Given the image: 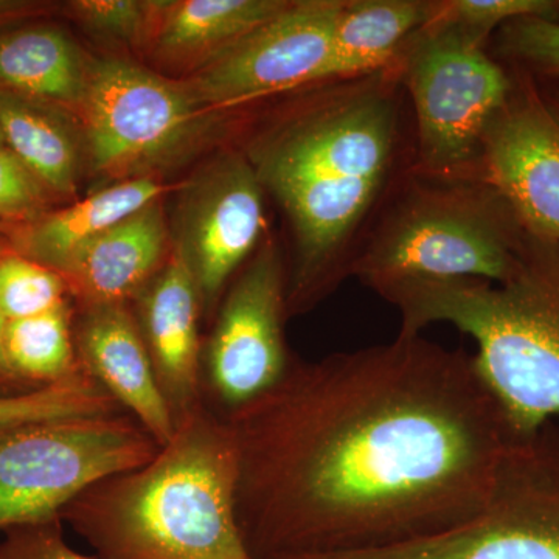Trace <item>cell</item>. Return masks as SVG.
I'll use <instances>...</instances> for the list:
<instances>
[{
  "label": "cell",
  "instance_id": "obj_27",
  "mask_svg": "<svg viewBox=\"0 0 559 559\" xmlns=\"http://www.w3.org/2000/svg\"><path fill=\"white\" fill-rule=\"evenodd\" d=\"M47 189L7 146L0 148V216L33 221L44 215Z\"/></svg>",
  "mask_w": 559,
  "mask_h": 559
},
{
  "label": "cell",
  "instance_id": "obj_20",
  "mask_svg": "<svg viewBox=\"0 0 559 559\" xmlns=\"http://www.w3.org/2000/svg\"><path fill=\"white\" fill-rule=\"evenodd\" d=\"M0 132L7 148L47 190L75 193L79 143L57 106L0 90Z\"/></svg>",
  "mask_w": 559,
  "mask_h": 559
},
{
  "label": "cell",
  "instance_id": "obj_28",
  "mask_svg": "<svg viewBox=\"0 0 559 559\" xmlns=\"http://www.w3.org/2000/svg\"><path fill=\"white\" fill-rule=\"evenodd\" d=\"M61 520L20 525L3 532L0 559H103L70 549Z\"/></svg>",
  "mask_w": 559,
  "mask_h": 559
},
{
  "label": "cell",
  "instance_id": "obj_31",
  "mask_svg": "<svg viewBox=\"0 0 559 559\" xmlns=\"http://www.w3.org/2000/svg\"><path fill=\"white\" fill-rule=\"evenodd\" d=\"M2 146H5V142H3V135L2 132H0V148H2Z\"/></svg>",
  "mask_w": 559,
  "mask_h": 559
},
{
  "label": "cell",
  "instance_id": "obj_13",
  "mask_svg": "<svg viewBox=\"0 0 559 559\" xmlns=\"http://www.w3.org/2000/svg\"><path fill=\"white\" fill-rule=\"evenodd\" d=\"M139 326L176 426L201 407V294L182 249L176 246L138 297Z\"/></svg>",
  "mask_w": 559,
  "mask_h": 559
},
{
  "label": "cell",
  "instance_id": "obj_17",
  "mask_svg": "<svg viewBox=\"0 0 559 559\" xmlns=\"http://www.w3.org/2000/svg\"><path fill=\"white\" fill-rule=\"evenodd\" d=\"M164 191V183L153 176L121 180L68 209L28 221L17 237L16 252L60 274L76 250L159 201Z\"/></svg>",
  "mask_w": 559,
  "mask_h": 559
},
{
  "label": "cell",
  "instance_id": "obj_5",
  "mask_svg": "<svg viewBox=\"0 0 559 559\" xmlns=\"http://www.w3.org/2000/svg\"><path fill=\"white\" fill-rule=\"evenodd\" d=\"M527 238L487 180L418 175L360 245L352 275L378 294L417 282L502 283L516 270Z\"/></svg>",
  "mask_w": 559,
  "mask_h": 559
},
{
  "label": "cell",
  "instance_id": "obj_18",
  "mask_svg": "<svg viewBox=\"0 0 559 559\" xmlns=\"http://www.w3.org/2000/svg\"><path fill=\"white\" fill-rule=\"evenodd\" d=\"M288 5V0L167 2L151 40L154 53L168 64L201 69Z\"/></svg>",
  "mask_w": 559,
  "mask_h": 559
},
{
  "label": "cell",
  "instance_id": "obj_16",
  "mask_svg": "<svg viewBox=\"0 0 559 559\" xmlns=\"http://www.w3.org/2000/svg\"><path fill=\"white\" fill-rule=\"evenodd\" d=\"M433 13L436 2L426 0H345L314 83L355 80L389 69Z\"/></svg>",
  "mask_w": 559,
  "mask_h": 559
},
{
  "label": "cell",
  "instance_id": "obj_15",
  "mask_svg": "<svg viewBox=\"0 0 559 559\" xmlns=\"http://www.w3.org/2000/svg\"><path fill=\"white\" fill-rule=\"evenodd\" d=\"M167 240L164 210L153 202L76 250L60 275L83 307L128 304L164 266Z\"/></svg>",
  "mask_w": 559,
  "mask_h": 559
},
{
  "label": "cell",
  "instance_id": "obj_2",
  "mask_svg": "<svg viewBox=\"0 0 559 559\" xmlns=\"http://www.w3.org/2000/svg\"><path fill=\"white\" fill-rule=\"evenodd\" d=\"M392 69L337 81L270 124L246 156L293 227L288 316L310 310L352 275L356 240L396 156L401 73Z\"/></svg>",
  "mask_w": 559,
  "mask_h": 559
},
{
  "label": "cell",
  "instance_id": "obj_9",
  "mask_svg": "<svg viewBox=\"0 0 559 559\" xmlns=\"http://www.w3.org/2000/svg\"><path fill=\"white\" fill-rule=\"evenodd\" d=\"M278 250L264 245L246 264L224 297L212 336L202 353V390L221 417L266 395L288 373V316Z\"/></svg>",
  "mask_w": 559,
  "mask_h": 559
},
{
  "label": "cell",
  "instance_id": "obj_3",
  "mask_svg": "<svg viewBox=\"0 0 559 559\" xmlns=\"http://www.w3.org/2000/svg\"><path fill=\"white\" fill-rule=\"evenodd\" d=\"M235 491L230 430L204 403L180 419L156 457L87 488L61 521L103 559H255Z\"/></svg>",
  "mask_w": 559,
  "mask_h": 559
},
{
  "label": "cell",
  "instance_id": "obj_30",
  "mask_svg": "<svg viewBox=\"0 0 559 559\" xmlns=\"http://www.w3.org/2000/svg\"><path fill=\"white\" fill-rule=\"evenodd\" d=\"M38 9L35 3L13 2V0H0V25L20 20L22 16L33 13Z\"/></svg>",
  "mask_w": 559,
  "mask_h": 559
},
{
  "label": "cell",
  "instance_id": "obj_24",
  "mask_svg": "<svg viewBox=\"0 0 559 559\" xmlns=\"http://www.w3.org/2000/svg\"><path fill=\"white\" fill-rule=\"evenodd\" d=\"M521 17L559 21V2L551 0H448L436 2L432 21L454 25L487 43L496 28Z\"/></svg>",
  "mask_w": 559,
  "mask_h": 559
},
{
  "label": "cell",
  "instance_id": "obj_21",
  "mask_svg": "<svg viewBox=\"0 0 559 559\" xmlns=\"http://www.w3.org/2000/svg\"><path fill=\"white\" fill-rule=\"evenodd\" d=\"M3 349L13 370L35 388L68 380L84 370L76 355L68 304L32 318L5 320Z\"/></svg>",
  "mask_w": 559,
  "mask_h": 559
},
{
  "label": "cell",
  "instance_id": "obj_12",
  "mask_svg": "<svg viewBox=\"0 0 559 559\" xmlns=\"http://www.w3.org/2000/svg\"><path fill=\"white\" fill-rule=\"evenodd\" d=\"M263 193L248 157L227 154L187 194L178 246L207 310H215L231 275L259 245L264 226Z\"/></svg>",
  "mask_w": 559,
  "mask_h": 559
},
{
  "label": "cell",
  "instance_id": "obj_23",
  "mask_svg": "<svg viewBox=\"0 0 559 559\" xmlns=\"http://www.w3.org/2000/svg\"><path fill=\"white\" fill-rule=\"evenodd\" d=\"M69 288L57 272L21 253L0 255V314L32 318L68 304Z\"/></svg>",
  "mask_w": 559,
  "mask_h": 559
},
{
  "label": "cell",
  "instance_id": "obj_22",
  "mask_svg": "<svg viewBox=\"0 0 559 559\" xmlns=\"http://www.w3.org/2000/svg\"><path fill=\"white\" fill-rule=\"evenodd\" d=\"M120 414L128 412L86 370L33 392L0 396V428Z\"/></svg>",
  "mask_w": 559,
  "mask_h": 559
},
{
  "label": "cell",
  "instance_id": "obj_14",
  "mask_svg": "<svg viewBox=\"0 0 559 559\" xmlns=\"http://www.w3.org/2000/svg\"><path fill=\"white\" fill-rule=\"evenodd\" d=\"M83 369L164 447L176 421L162 395L148 348L128 304L83 307L73 333Z\"/></svg>",
  "mask_w": 559,
  "mask_h": 559
},
{
  "label": "cell",
  "instance_id": "obj_26",
  "mask_svg": "<svg viewBox=\"0 0 559 559\" xmlns=\"http://www.w3.org/2000/svg\"><path fill=\"white\" fill-rule=\"evenodd\" d=\"M499 49L506 57L559 79V21L521 17L499 28Z\"/></svg>",
  "mask_w": 559,
  "mask_h": 559
},
{
  "label": "cell",
  "instance_id": "obj_8",
  "mask_svg": "<svg viewBox=\"0 0 559 559\" xmlns=\"http://www.w3.org/2000/svg\"><path fill=\"white\" fill-rule=\"evenodd\" d=\"M92 168L114 179L150 176L198 142L215 110L189 84L121 60L91 66L79 109Z\"/></svg>",
  "mask_w": 559,
  "mask_h": 559
},
{
  "label": "cell",
  "instance_id": "obj_7",
  "mask_svg": "<svg viewBox=\"0 0 559 559\" xmlns=\"http://www.w3.org/2000/svg\"><path fill=\"white\" fill-rule=\"evenodd\" d=\"M159 450L130 414L0 428V532L61 520L81 492L146 465Z\"/></svg>",
  "mask_w": 559,
  "mask_h": 559
},
{
  "label": "cell",
  "instance_id": "obj_32",
  "mask_svg": "<svg viewBox=\"0 0 559 559\" xmlns=\"http://www.w3.org/2000/svg\"><path fill=\"white\" fill-rule=\"evenodd\" d=\"M554 105L557 106V109L559 110V97L555 100Z\"/></svg>",
  "mask_w": 559,
  "mask_h": 559
},
{
  "label": "cell",
  "instance_id": "obj_19",
  "mask_svg": "<svg viewBox=\"0 0 559 559\" xmlns=\"http://www.w3.org/2000/svg\"><path fill=\"white\" fill-rule=\"evenodd\" d=\"M87 72L75 44L51 27L0 33V90L79 110Z\"/></svg>",
  "mask_w": 559,
  "mask_h": 559
},
{
  "label": "cell",
  "instance_id": "obj_10",
  "mask_svg": "<svg viewBox=\"0 0 559 559\" xmlns=\"http://www.w3.org/2000/svg\"><path fill=\"white\" fill-rule=\"evenodd\" d=\"M344 3L289 2L277 16L198 69L187 84L216 112L314 83Z\"/></svg>",
  "mask_w": 559,
  "mask_h": 559
},
{
  "label": "cell",
  "instance_id": "obj_11",
  "mask_svg": "<svg viewBox=\"0 0 559 559\" xmlns=\"http://www.w3.org/2000/svg\"><path fill=\"white\" fill-rule=\"evenodd\" d=\"M480 179L506 198L528 234L559 241V110L527 76L485 134Z\"/></svg>",
  "mask_w": 559,
  "mask_h": 559
},
{
  "label": "cell",
  "instance_id": "obj_6",
  "mask_svg": "<svg viewBox=\"0 0 559 559\" xmlns=\"http://www.w3.org/2000/svg\"><path fill=\"white\" fill-rule=\"evenodd\" d=\"M484 46L454 25L430 21L401 55V81L417 117L419 175L480 179L485 134L514 87Z\"/></svg>",
  "mask_w": 559,
  "mask_h": 559
},
{
  "label": "cell",
  "instance_id": "obj_25",
  "mask_svg": "<svg viewBox=\"0 0 559 559\" xmlns=\"http://www.w3.org/2000/svg\"><path fill=\"white\" fill-rule=\"evenodd\" d=\"M167 2L140 0H79L69 5L73 16L90 31L123 43L153 40Z\"/></svg>",
  "mask_w": 559,
  "mask_h": 559
},
{
  "label": "cell",
  "instance_id": "obj_4",
  "mask_svg": "<svg viewBox=\"0 0 559 559\" xmlns=\"http://www.w3.org/2000/svg\"><path fill=\"white\" fill-rule=\"evenodd\" d=\"M401 333L450 323L477 345L474 366L513 439L559 418V241L528 234L506 282L460 278L382 290Z\"/></svg>",
  "mask_w": 559,
  "mask_h": 559
},
{
  "label": "cell",
  "instance_id": "obj_29",
  "mask_svg": "<svg viewBox=\"0 0 559 559\" xmlns=\"http://www.w3.org/2000/svg\"><path fill=\"white\" fill-rule=\"evenodd\" d=\"M3 326H5V319L0 314V396L22 395V393L40 389L22 380L20 374L10 366L5 349H3Z\"/></svg>",
  "mask_w": 559,
  "mask_h": 559
},
{
  "label": "cell",
  "instance_id": "obj_1",
  "mask_svg": "<svg viewBox=\"0 0 559 559\" xmlns=\"http://www.w3.org/2000/svg\"><path fill=\"white\" fill-rule=\"evenodd\" d=\"M255 559L399 546L488 502L513 440L473 356L421 334L316 362L223 417Z\"/></svg>",
  "mask_w": 559,
  "mask_h": 559
}]
</instances>
